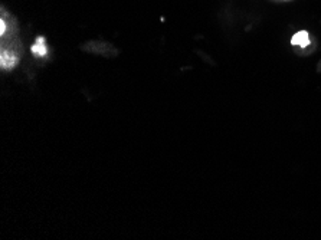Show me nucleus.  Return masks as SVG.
<instances>
[{
  "label": "nucleus",
  "mask_w": 321,
  "mask_h": 240,
  "mask_svg": "<svg viewBox=\"0 0 321 240\" xmlns=\"http://www.w3.org/2000/svg\"><path fill=\"white\" fill-rule=\"evenodd\" d=\"M16 62H18V58L13 56L10 52H6V51L1 52L0 63H1V68H3V69H10V68H13V66L16 65Z\"/></svg>",
  "instance_id": "nucleus-1"
},
{
  "label": "nucleus",
  "mask_w": 321,
  "mask_h": 240,
  "mask_svg": "<svg viewBox=\"0 0 321 240\" xmlns=\"http://www.w3.org/2000/svg\"><path fill=\"white\" fill-rule=\"evenodd\" d=\"M291 43H292V45H300L301 48H305V46L310 45V35H308L307 32L301 30V32H298V33H295V35L292 36Z\"/></svg>",
  "instance_id": "nucleus-2"
},
{
  "label": "nucleus",
  "mask_w": 321,
  "mask_h": 240,
  "mask_svg": "<svg viewBox=\"0 0 321 240\" xmlns=\"http://www.w3.org/2000/svg\"><path fill=\"white\" fill-rule=\"evenodd\" d=\"M32 52L38 56H45L46 55V46H45V39L43 38H38L36 43L32 46Z\"/></svg>",
  "instance_id": "nucleus-3"
},
{
  "label": "nucleus",
  "mask_w": 321,
  "mask_h": 240,
  "mask_svg": "<svg viewBox=\"0 0 321 240\" xmlns=\"http://www.w3.org/2000/svg\"><path fill=\"white\" fill-rule=\"evenodd\" d=\"M4 32H6V26H4V22L1 20V22H0V33L3 35Z\"/></svg>",
  "instance_id": "nucleus-4"
}]
</instances>
